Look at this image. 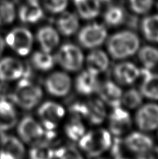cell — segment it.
Masks as SVG:
<instances>
[{"instance_id": "6da1fadb", "label": "cell", "mask_w": 158, "mask_h": 159, "mask_svg": "<svg viewBox=\"0 0 158 159\" xmlns=\"http://www.w3.org/2000/svg\"><path fill=\"white\" fill-rule=\"evenodd\" d=\"M107 47L113 58L123 59L133 55L138 51L139 40L134 33L122 31L110 37Z\"/></svg>"}, {"instance_id": "7a4b0ae2", "label": "cell", "mask_w": 158, "mask_h": 159, "mask_svg": "<svg viewBox=\"0 0 158 159\" xmlns=\"http://www.w3.org/2000/svg\"><path fill=\"white\" fill-rule=\"evenodd\" d=\"M79 147L91 158H98L112 147L111 134L104 129L91 130L85 134L78 141Z\"/></svg>"}, {"instance_id": "3957f363", "label": "cell", "mask_w": 158, "mask_h": 159, "mask_svg": "<svg viewBox=\"0 0 158 159\" xmlns=\"http://www.w3.org/2000/svg\"><path fill=\"white\" fill-rule=\"evenodd\" d=\"M43 92L41 89L28 79L23 78L17 84L11 95L12 101L24 110H31L41 100Z\"/></svg>"}, {"instance_id": "277c9868", "label": "cell", "mask_w": 158, "mask_h": 159, "mask_svg": "<svg viewBox=\"0 0 158 159\" xmlns=\"http://www.w3.org/2000/svg\"><path fill=\"white\" fill-rule=\"evenodd\" d=\"M17 130L22 141L32 145L38 143H48L55 138L54 130L46 131L30 116H26L20 121Z\"/></svg>"}, {"instance_id": "5b68a950", "label": "cell", "mask_w": 158, "mask_h": 159, "mask_svg": "<svg viewBox=\"0 0 158 159\" xmlns=\"http://www.w3.org/2000/svg\"><path fill=\"white\" fill-rule=\"evenodd\" d=\"M56 60L64 69L76 71L81 69L84 56L79 48L74 44L63 45L56 54Z\"/></svg>"}, {"instance_id": "8992f818", "label": "cell", "mask_w": 158, "mask_h": 159, "mask_svg": "<svg viewBox=\"0 0 158 159\" xmlns=\"http://www.w3.org/2000/svg\"><path fill=\"white\" fill-rule=\"evenodd\" d=\"M6 43L14 51L21 56L27 55L33 46V35L29 30L23 27L13 29L6 37Z\"/></svg>"}, {"instance_id": "52a82bcc", "label": "cell", "mask_w": 158, "mask_h": 159, "mask_svg": "<svg viewBox=\"0 0 158 159\" xmlns=\"http://www.w3.org/2000/svg\"><path fill=\"white\" fill-rule=\"evenodd\" d=\"M107 36L105 26L98 23L85 26L78 34V41L86 48H94L102 44Z\"/></svg>"}, {"instance_id": "ba28073f", "label": "cell", "mask_w": 158, "mask_h": 159, "mask_svg": "<svg viewBox=\"0 0 158 159\" xmlns=\"http://www.w3.org/2000/svg\"><path fill=\"white\" fill-rule=\"evenodd\" d=\"M63 107L54 102H46L40 106L38 115L46 130H54L64 116Z\"/></svg>"}, {"instance_id": "9c48e42d", "label": "cell", "mask_w": 158, "mask_h": 159, "mask_svg": "<svg viewBox=\"0 0 158 159\" xmlns=\"http://www.w3.org/2000/svg\"><path fill=\"white\" fill-rule=\"evenodd\" d=\"M26 150L23 143L13 136L3 135L0 141V159H25Z\"/></svg>"}, {"instance_id": "30bf717a", "label": "cell", "mask_w": 158, "mask_h": 159, "mask_svg": "<svg viewBox=\"0 0 158 159\" xmlns=\"http://www.w3.org/2000/svg\"><path fill=\"white\" fill-rule=\"evenodd\" d=\"M138 127L144 131H150L158 127V105L149 103L138 110L136 116Z\"/></svg>"}, {"instance_id": "8fae6325", "label": "cell", "mask_w": 158, "mask_h": 159, "mask_svg": "<svg viewBox=\"0 0 158 159\" xmlns=\"http://www.w3.org/2000/svg\"><path fill=\"white\" fill-rule=\"evenodd\" d=\"M131 126V117L128 112L119 107L114 108L109 116L110 132L116 138H119L127 133Z\"/></svg>"}, {"instance_id": "7c38bea8", "label": "cell", "mask_w": 158, "mask_h": 159, "mask_svg": "<svg viewBox=\"0 0 158 159\" xmlns=\"http://www.w3.org/2000/svg\"><path fill=\"white\" fill-rule=\"evenodd\" d=\"M45 85L48 93L54 96H64L71 89V81L64 72H54L46 79Z\"/></svg>"}, {"instance_id": "4fadbf2b", "label": "cell", "mask_w": 158, "mask_h": 159, "mask_svg": "<svg viewBox=\"0 0 158 159\" xmlns=\"http://www.w3.org/2000/svg\"><path fill=\"white\" fill-rule=\"evenodd\" d=\"M123 145L129 152L141 155L153 148V141L150 137L144 134L134 132L125 138Z\"/></svg>"}, {"instance_id": "5bb4252c", "label": "cell", "mask_w": 158, "mask_h": 159, "mask_svg": "<svg viewBox=\"0 0 158 159\" xmlns=\"http://www.w3.org/2000/svg\"><path fill=\"white\" fill-rule=\"evenodd\" d=\"M25 67L18 59L5 57L0 61V81L9 82L23 77Z\"/></svg>"}, {"instance_id": "9a60e30c", "label": "cell", "mask_w": 158, "mask_h": 159, "mask_svg": "<svg viewBox=\"0 0 158 159\" xmlns=\"http://www.w3.org/2000/svg\"><path fill=\"white\" fill-rule=\"evenodd\" d=\"M102 102L116 108L120 106L122 93L121 89L114 82L107 81L102 85H99L97 90Z\"/></svg>"}, {"instance_id": "2e32d148", "label": "cell", "mask_w": 158, "mask_h": 159, "mask_svg": "<svg viewBox=\"0 0 158 159\" xmlns=\"http://www.w3.org/2000/svg\"><path fill=\"white\" fill-rule=\"evenodd\" d=\"M106 111L102 99H90L84 103L83 117L87 118L91 124H99L105 118Z\"/></svg>"}, {"instance_id": "e0dca14e", "label": "cell", "mask_w": 158, "mask_h": 159, "mask_svg": "<svg viewBox=\"0 0 158 159\" xmlns=\"http://www.w3.org/2000/svg\"><path fill=\"white\" fill-rule=\"evenodd\" d=\"M139 68L130 62L119 63L115 67L114 75L119 83L130 85L139 77Z\"/></svg>"}, {"instance_id": "ac0fdd59", "label": "cell", "mask_w": 158, "mask_h": 159, "mask_svg": "<svg viewBox=\"0 0 158 159\" xmlns=\"http://www.w3.org/2000/svg\"><path fill=\"white\" fill-rule=\"evenodd\" d=\"M143 82L140 86L142 95L148 99H158V75L152 74L150 69L143 68L139 71Z\"/></svg>"}, {"instance_id": "d6986e66", "label": "cell", "mask_w": 158, "mask_h": 159, "mask_svg": "<svg viewBox=\"0 0 158 159\" xmlns=\"http://www.w3.org/2000/svg\"><path fill=\"white\" fill-rule=\"evenodd\" d=\"M96 76L88 71L81 73L75 82V88L77 93L81 95H91L97 92L100 84Z\"/></svg>"}, {"instance_id": "ffe728a7", "label": "cell", "mask_w": 158, "mask_h": 159, "mask_svg": "<svg viewBox=\"0 0 158 159\" xmlns=\"http://www.w3.org/2000/svg\"><path fill=\"white\" fill-rule=\"evenodd\" d=\"M37 40L43 51L50 53L58 45L60 38L57 30L51 26H43L37 32Z\"/></svg>"}, {"instance_id": "44dd1931", "label": "cell", "mask_w": 158, "mask_h": 159, "mask_svg": "<svg viewBox=\"0 0 158 159\" xmlns=\"http://www.w3.org/2000/svg\"><path fill=\"white\" fill-rule=\"evenodd\" d=\"M108 63L109 61L108 56L100 50H94L87 57L88 71L95 75L105 71L108 68Z\"/></svg>"}, {"instance_id": "7402d4cb", "label": "cell", "mask_w": 158, "mask_h": 159, "mask_svg": "<svg viewBox=\"0 0 158 159\" xmlns=\"http://www.w3.org/2000/svg\"><path fill=\"white\" fill-rule=\"evenodd\" d=\"M16 113L12 104L6 99H0V130L12 129L16 124Z\"/></svg>"}, {"instance_id": "603a6c76", "label": "cell", "mask_w": 158, "mask_h": 159, "mask_svg": "<svg viewBox=\"0 0 158 159\" xmlns=\"http://www.w3.org/2000/svg\"><path fill=\"white\" fill-rule=\"evenodd\" d=\"M19 16L23 23H34L43 18V12L39 6L38 1H28L27 4L20 7Z\"/></svg>"}, {"instance_id": "cb8c5ba5", "label": "cell", "mask_w": 158, "mask_h": 159, "mask_svg": "<svg viewBox=\"0 0 158 159\" xmlns=\"http://www.w3.org/2000/svg\"><path fill=\"white\" fill-rule=\"evenodd\" d=\"M57 26L58 30L63 35L71 36L78 29V18L75 14L71 12H63L57 20Z\"/></svg>"}, {"instance_id": "d4e9b609", "label": "cell", "mask_w": 158, "mask_h": 159, "mask_svg": "<svg viewBox=\"0 0 158 159\" xmlns=\"http://www.w3.org/2000/svg\"><path fill=\"white\" fill-rule=\"evenodd\" d=\"M79 15L85 20L97 16L100 12L99 0H74Z\"/></svg>"}, {"instance_id": "484cf974", "label": "cell", "mask_w": 158, "mask_h": 159, "mask_svg": "<svg viewBox=\"0 0 158 159\" xmlns=\"http://www.w3.org/2000/svg\"><path fill=\"white\" fill-rule=\"evenodd\" d=\"M141 29L147 40L152 42H158V15L144 18L141 23Z\"/></svg>"}, {"instance_id": "4316f807", "label": "cell", "mask_w": 158, "mask_h": 159, "mask_svg": "<svg viewBox=\"0 0 158 159\" xmlns=\"http://www.w3.org/2000/svg\"><path fill=\"white\" fill-rule=\"evenodd\" d=\"M65 133L68 138L74 141H78L85 134V128L79 116L73 117L65 127Z\"/></svg>"}, {"instance_id": "83f0119b", "label": "cell", "mask_w": 158, "mask_h": 159, "mask_svg": "<svg viewBox=\"0 0 158 159\" xmlns=\"http://www.w3.org/2000/svg\"><path fill=\"white\" fill-rule=\"evenodd\" d=\"M31 61L34 68L40 71H48L54 65V57L49 53L45 51H37L34 53Z\"/></svg>"}, {"instance_id": "f1b7e54d", "label": "cell", "mask_w": 158, "mask_h": 159, "mask_svg": "<svg viewBox=\"0 0 158 159\" xmlns=\"http://www.w3.org/2000/svg\"><path fill=\"white\" fill-rule=\"evenodd\" d=\"M139 58L146 68H153L158 65V49L150 46H145L139 51Z\"/></svg>"}, {"instance_id": "f546056e", "label": "cell", "mask_w": 158, "mask_h": 159, "mask_svg": "<svg viewBox=\"0 0 158 159\" xmlns=\"http://www.w3.org/2000/svg\"><path fill=\"white\" fill-rule=\"evenodd\" d=\"M54 150L48 143H38L33 145L29 152V159H53Z\"/></svg>"}, {"instance_id": "4dcf8cb0", "label": "cell", "mask_w": 158, "mask_h": 159, "mask_svg": "<svg viewBox=\"0 0 158 159\" xmlns=\"http://www.w3.org/2000/svg\"><path fill=\"white\" fill-rule=\"evenodd\" d=\"M125 12L123 9L118 6L110 7L104 15L105 23L109 26H116L121 24L125 20Z\"/></svg>"}, {"instance_id": "1f68e13d", "label": "cell", "mask_w": 158, "mask_h": 159, "mask_svg": "<svg viewBox=\"0 0 158 159\" xmlns=\"http://www.w3.org/2000/svg\"><path fill=\"white\" fill-rule=\"evenodd\" d=\"M15 16V6L9 1L0 2V24H8L13 22Z\"/></svg>"}, {"instance_id": "d6a6232c", "label": "cell", "mask_w": 158, "mask_h": 159, "mask_svg": "<svg viewBox=\"0 0 158 159\" xmlns=\"http://www.w3.org/2000/svg\"><path fill=\"white\" fill-rule=\"evenodd\" d=\"M53 159H85L77 149L73 146H64L54 150Z\"/></svg>"}, {"instance_id": "836d02e7", "label": "cell", "mask_w": 158, "mask_h": 159, "mask_svg": "<svg viewBox=\"0 0 158 159\" xmlns=\"http://www.w3.org/2000/svg\"><path fill=\"white\" fill-rule=\"evenodd\" d=\"M142 95L136 89H132L124 93L121 102L127 108L134 109L142 103Z\"/></svg>"}, {"instance_id": "e575fe53", "label": "cell", "mask_w": 158, "mask_h": 159, "mask_svg": "<svg viewBox=\"0 0 158 159\" xmlns=\"http://www.w3.org/2000/svg\"><path fill=\"white\" fill-rule=\"evenodd\" d=\"M129 4L136 13L143 14L151 9L153 0H129Z\"/></svg>"}, {"instance_id": "d590c367", "label": "cell", "mask_w": 158, "mask_h": 159, "mask_svg": "<svg viewBox=\"0 0 158 159\" xmlns=\"http://www.w3.org/2000/svg\"><path fill=\"white\" fill-rule=\"evenodd\" d=\"M43 4L49 12L59 13L66 9L68 0H43Z\"/></svg>"}, {"instance_id": "8d00e7d4", "label": "cell", "mask_w": 158, "mask_h": 159, "mask_svg": "<svg viewBox=\"0 0 158 159\" xmlns=\"http://www.w3.org/2000/svg\"><path fill=\"white\" fill-rule=\"evenodd\" d=\"M4 46H5L4 40H3L2 37L0 36V56H1V54H2L3 50H4Z\"/></svg>"}, {"instance_id": "74e56055", "label": "cell", "mask_w": 158, "mask_h": 159, "mask_svg": "<svg viewBox=\"0 0 158 159\" xmlns=\"http://www.w3.org/2000/svg\"><path fill=\"white\" fill-rule=\"evenodd\" d=\"M96 159H109V158H99V157H98Z\"/></svg>"}, {"instance_id": "f35d334b", "label": "cell", "mask_w": 158, "mask_h": 159, "mask_svg": "<svg viewBox=\"0 0 158 159\" xmlns=\"http://www.w3.org/2000/svg\"><path fill=\"white\" fill-rule=\"evenodd\" d=\"M121 159H132V158H121ZM136 159H142V158H141L140 157H139V158H136Z\"/></svg>"}, {"instance_id": "ab89813d", "label": "cell", "mask_w": 158, "mask_h": 159, "mask_svg": "<svg viewBox=\"0 0 158 159\" xmlns=\"http://www.w3.org/2000/svg\"><path fill=\"white\" fill-rule=\"evenodd\" d=\"M157 8H158V5H157Z\"/></svg>"}]
</instances>
